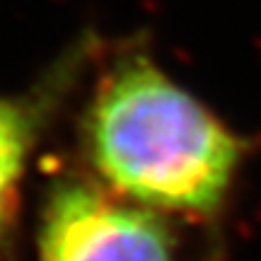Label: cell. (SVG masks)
Returning a JSON list of instances; mask_svg holds the SVG:
<instances>
[{
    "mask_svg": "<svg viewBox=\"0 0 261 261\" xmlns=\"http://www.w3.org/2000/svg\"><path fill=\"white\" fill-rule=\"evenodd\" d=\"M80 148L107 191L191 220L223 213L247 158V140L140 51L114 58L94 80Z\"/></svg>",
    "mask_w": 261,
    "mask_h": 261,
    "instance_id": "cell-1",
    "label": "cell"
},
{
    "mask_svg": "<svg viewBox=\"0 0 261 261\" xmlns=\"http://www.w3.org/2000/svg\"><path fill=\"white\" fill-rule=\"evenodd\" d=\"M34 261H179V242L172 218L65 172L39 208Z\"/></svg>",
    "mask_w": 261,
    "mask_h": 261,
    "instance_id": "cell-2",
    "label": "cell"
},
{
    "mask_svg": "<svg viewBox=\"0 0 261 261\" xmlns=\"http://www.w3.org/2000/svg\"><path fill=\"white\" fill-rule=\"evenodd\" d=\"M90 51H68L37 85L17 94H0V244L8 240L19 211L29 162L41 145L61 102L77 83Z\"/></svg>",
    "mask_w": 261,
    "mask_h": 261,
    "instance_id": "cell-3",
    "label": "cell"
}]
</instances>
